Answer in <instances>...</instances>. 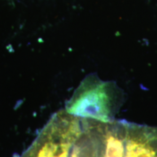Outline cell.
Returning <instances> with one entry per match:
<instances>
[{
    "instance_id": "7a4b0ae2",
    "label": "cell",
    "mask_w": 157,
    "mask_h": 157,
    "mask_svg": "<svg viewBox=\"0 0 157 157\" xmlns=\"http://www.w3.org/2000/svg\"><path fill=\"white\" fill-rule=\"evenodd\" d=\"M66 137L60 116L57 112L20 157H66Z\"/></svg>"
},
{
    "instance_id": "6da1fadb",
    "label": "cell",
    "mask_w": 157,
    "mask_h": 157,
    "mask_svg": "<svg viewBox=\"0 0 157 157\" xmlns=\"http://www.w3.org/2000/svg\"><path fill=\"white\" fill-rule=\"evenodd\" d=\"M123 101V91L115 82L103 81L95 74H90L74 91L65 111L78 117L111 122L115 120Z\"/></svg>"
}]
</instances>
